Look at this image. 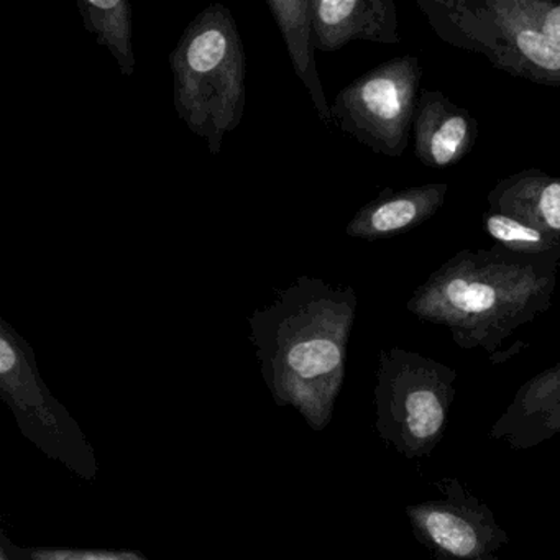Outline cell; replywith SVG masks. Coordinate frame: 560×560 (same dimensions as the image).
Returning <instances> with one entry per match:
<instances>
[{
    "label": "cell",
    "mask_w": 560,
    "mask_h": 560,
    "mask_svg": "<svg viewBox=\"0 0 560 560\" xmlns=\"http://www.w3.org/2000/svg\"><path fill=\"white\" fill-rule=\"evenodd\" d=\"M488 209L513 215L560 237V176L523 170L500 179L487 196Z\"/></svg>",
    "instance_id": "obj_13"
},
{
    "label": "cell",
    "mask_w": 560,
    "mask_h": 560,
    "mask_svg": "<svg viewBox=\"0 0 560 560\" xmlns=\"http://www.w3.org/2000/svg\"><path fill=\"white\" fill-rule=\"evenodd\" d=\"M0 560H18L14 556H12L11 550L2 544L0 546Z\"/></svg>",
    "instance_id": "obj_20"
},
{
    "label": "cell",
    "mask_w": 560,
    "mask_h": 560,
    "mask_svg": "<svg viewBox=\"0 0 560 560\" xmlns=\"http://www.w3.org/2000/svg\"><path fill=\"white\" fill-rule=\"evenodd\" d=\"M490 31L481 55L491 67L542 86L560 88V44L527 21L517 0H488Z\"/></svg>",
    "instance_id": "obj_8"
},
{
    "label": "cell",
    "mask_w": 560,
    "mask_h": 560,
    "mask_svg": "<svg viewBox=\"0 0 560 560\" xmlns=\"http://www.w3.org/2000/svg\"><path fill=\"white\" fill-rule=\"evenodd\" d=\"M422 68L415 55L393 58L337 93L334 124L372 152L401 159L418 107Z\"/></svg>",
    "instance_id": "obj_6"
},
{
    "label": "cell",
    "mask_w": 560,
    "mask_h": 560,
    "mask_svg": "<svg viewBox=\"0 0 560 560\" xmlns=\"http://www.w3.org/2000/svg\"><path fill=\"white\" fill-rule=\"evenodd\" d=\"M483 229L498 247L530 257H560V237L513 215L488 209Z\"/></svg>",
    "instance_id": "obj_16"
},
{
    "label": "cell",
    "mask_w": 560,
    "mask_h": 560,
    "mask_svg": "<svg viewBox=\"0 0 560 560\" xmlns=\"http://www.w3.org/2000/svg\"><path fill=\"white\" fill-rule=\"evenodd\" d=\"M457 372L431 357L399 347L380 352L375 429L401 457L432 455L447 429Z\"/></svg>",
    "instance_id": "obj_4"
},
{
    "label": "cell",
    "mask_w": 560,
    "mask_h": 560,
    "mask_svg": "<svg viewBox=\"0 0 560 560\" xmlns=\"http://www.w3.org/2000/svg\"><path fill=\"white\" fill-rule=\"evenodd\" d=\"M560 432V409L557 411V415L553 416L552 421L549 422V434L550 438H553V435L559 434Z\"/></svg>",
    "instance_id": "obj_19"
},
{
    "label": "cell",
    "mask_w": 560,
    "mask_h": 560,
    "mask_svg": "<svg viewBox=\"0 0 560 560\" xmlns=\"http://www.w3.org/2000/svg\"><path fill=\"white\" fill-rule=\"evenodd\" d=\"M314 45L334 54L353 40L398 45V12L393 0H313Z\"/></svg>",
    "instance_id": "obj_10"
},
{
    "label": "cell",
    "mask_w": 560,
    "mask_h": 560,
    "mask_svg": "<svg viewBox=\"0 0 560 560\" xmlns=\"http://www.w3.org/2000/svg\"><path fill=\"white\" fill-rule=\"evenodd\" d=\"M0 398L45 457L83 480H96L100 464L93 444L42 378L31 343L5 319H0Z\"/></svg>",
    "instance_id": "obj_5"
},
{
    "label": "cell",
    "mask_w": 560,
    "mask_h": 560,
    "mask_svg": "<svg viewBox=\"0 0 560 560\" xmlns=\"http://www.w3.org/2000/svg\"><path fill=\"white\" fill-rule=\"evenodd\" d=\"M412 133L416 159L428 168L445 170L471 152L478 124L470 110L452 103L442 91H421Z\"/></svg>",
    "instance_id": "obj_9"
},
{
    "label": "cell",
    "mask_w": 560,
    "mask_h": 560,
    "mask_svg": "<svg viewBox=\"0 0 560 560\" xmlns=\"http://www.w3.org/2000/svg\"><path fill=\"white\" fill-rule=\"evenodd\" d=\"M271 18L287 45L294 73L313 100L314 109L324 124L334 122L332 109L324 94L316 65L313 32V0H267Z\"/></svg>",
    "instance_id": "obj_14"
},
{
    "label": "cell",
    "mask_w": 560,
    "mask_h": 560,
    "mask_svg": "<svg viewBox=\"0 0 560 560\" xmlns=\"http://www.w3.org/2000/svg\"><path fill=\"white\" fill-rule=\"evenodd\" d=\"M447 192V183H428L401 191L385 189L350 219L347 235L369 242L398 237L434 218Z\"/></svg>",
    "instance_id": "obj_11"
},
{
    "label": "cell",
    "mask_w": 560,
    "mask_h": 560,
    "mask_svg": "<svg viewBox=\"0 0 560 560\" xmlns=\"http://www.w3.org/2000/svg\"><path fill=\"white\" fill-rule=\"evenodd\" d=\"M517 8L527 21L560 44V2L517 0Z\"/></svg>",
    "instance_id": "obj_18"
},
{
    "label": "cell",
    "mask_w": 560,
    "mask_h": 560,
    "mask_svg": "<svg viewBox=\"0 0 560 560\" xmlns=\"http://www.w3.org/2000/svg\"><path fill=\"white\" fill-rule=\"evenodd\" d=\"M78 11L84 31L96 37V44L106 47L119 65L124 78L136 73V54L132 45V9L127 0H78Z\"/></svg>",
    "instance_id": "obj_15"
},
{
    "label": "cell",
    "mask_w": 560,
    "mask_h": 560,
    "mask_svg": "<svg viewBox=\"0 0 560 560\" xmlns=\"http://www.w3.org/2000/svg\"><path fill=\"white\" fill-rule=\"evenodd\" d=\"M0 540L18 560H149L137 550L68 549V547H21L0 534Z\"/></svg>",
    "instance_id": "obj_17"
},
{
    "label": "cell",
    "mask_w": 560,
    "mask_h": 560,
    "mask_svg": "<svg viewBox=\"0 0 560 560\" xmlns=\"http://www.w3.org/2000/svg\"><path fill=\"white\" fill-rule=\"evenodd\" d=\"M170 68L179 119L219 155L244 119L247 97L244 45L232 12L222 4L199 12L170 54Z\"/></svg>",
    "instance_id": "obj_3"
},
{
    "label": "cell",
    "mask_w": 560,
    "mask_h": 560,
    "mask_svg": "<svg viewBox=\"0 0 560 560\" xmlns=\"http://www.w3.org/2000/svg\"><path fill=\"white\" fill-rule=\"evenodd\" d=\"M560 409V362L520 386L490 438L524 451L549 441V422Z\"/></svg>",
    "instance_id": "obj_12"
},
{
    "label": "cell",
    "mask_w": 560,
    "mask_h": 560,
    "mask_svg": "<svg viewBox=\"0 0 560 560\" xmlns=\"http://www.w3.org/2000/svg\"><path fill=\"white\" fill-rule=\"evenodd\" d=\"M560 257H530L503 247L457 252L419 284L406 310L444 327L460 349L497 353L520 327L552 304Z\"/></svg>",
    "instance_id": "obj_2"
},
{
    "label": "cell",
    "mask_w": 560,
    "mask_h": 560,
    "mask_svg": "<svg viewBox=\"0 0 560 560\" xmlns=\"http://www.w3.org/2000/svg\"><path fill=\"white\" fill-rule=\"evenodd\" d=\"M442 497L406 508L412 534L434 560H500L510 536L493 511L457 478L434 483Z\"/></svg>",
    "instance_id": "obj_7"
},
{
    "label": "cell",
    "mask_w": 560,
    "mask_h": 560,
    "mask_svg": "<svg viewBox=\"0 0 560 560\" xmlns=\"http://www.w3.org/2000/svg\"><path fill=\"white\" fill-rule=\"evenodd\" d=\"M357 307L352 287L303 275L248 316V337L271 398L296 409L313 431L332 421Z\"/></svg>",
    "instance_id": "obj_1"
}]
</instances>
